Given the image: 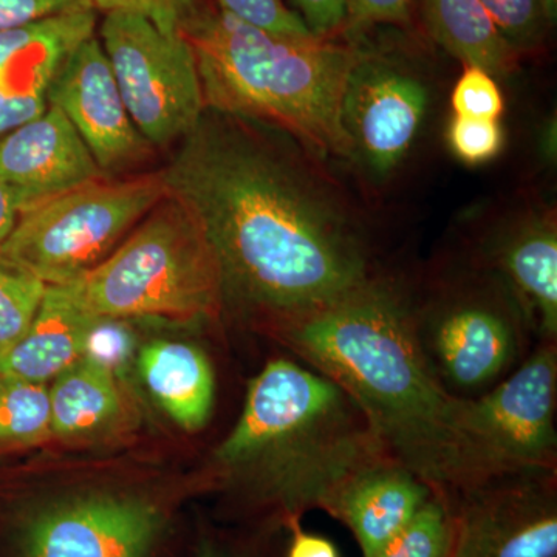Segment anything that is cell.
Returning a JSON list of instances; mask_svg holds the SVG:
<instances>
[{
    "instance_id": "1",
    "label": "cell",
    "mask_w": 557,
    "mask_h": 557,
    "mask_svg": "<svg viewBox=\"0 0 557 557\" xmlns=\"http://www.w3.org/2000/svg\"><path fill=\"white\" fill-rule=\"evenodd\" d=\"M159 172L207 237L223 306L276 330L376 278L339 201L255 121L207 110Z\"/></svg>"
},
{
    "instance_id": "2",
    "label": "cell",
    "mask_w": 557,
    "mask_h": 557,
    "mask_svg": "<svg viewBox=\"0 0 557 557\" xmlns=\"http://www.w3.org/2000/svg\"><path fill=\"white\" fill-rule=\"evenodd\" d=\"M309 368L335 381L368 418L391 460L453 498L486 478L450 397L421 354L409 304L379 277L274 330Z\"/></svg>"
},
{
    "instance_id": "3",
    "label": "cell",
    "mask_w": 557,
    "mask_h": 557,
    "mask_svg": "<svg viewBox=\"0 0 557 557\" xmlns=\"http://www.w3.org/2000/svg\"><path fill=\"white\" fill-rule=\"evenodd\" d=\"M381 458L388 457L347 392L285 358L249 383L239 421L214 454L234 486L273 509L288 530Z\"/></svg>"
},
{
    "instance_id": "4",
    "label": "cell",
    "mask_w": 557,
    "mask_h": 557,
    "mask_svg": "<svg viewBox=\"0 0 557 557\" xmlns=\"http://www.w3.org/2000/svg\"><path fill=\"white\" fill-rule=\"evenodd\" d=\"M180 33L193 47L207 110L285 132L318 156L350 160L341 106L361 50L260 30L209 0Z\"/></svg>"
},
{
    "instance_id": "5",
    "label": "cell",
    "mask_w": 557,
    "mask_h": 557,
    "mask_svg": "<svg viewBox=\"0 0 557 557\" xmlns=\"http://www.w3.org/2000/svg\"><path fill=\"white\" fill-rule=\"evenodd\" d=\"M61 287L95 318L199 321L223 307L207 237L188 209L170 196L108 258Z\"/></svg>"
},
{
    "instance_id": "6",
    "label": "cell",
    "mask_w": 557,
    "mask_h": 557,
    "mask_svg": "<svg viewBox=\"0 0 557 557\" xmlns=\"http://www.w3.org/2000/svg\"><path fill=\"white\" fill-rule=\"evenodd\" d=\"M168 196L160 172L95 180L21 212L0 262L65 285L97 267Z\"/></svg>"
},
{
    "instance_id": "7",
    "label": "cell",
    "mask_w": 557,
    "mask_h": 557,
    "mask_svg": "<svg viewBox=\"0 0 557 557\" xmlns=\"http://www.w3.org/2000/svg\"><path fill=\"white\" fill-rule=\"evenodd\" d=\"M129 110L153 149L177 146L207 112L193 47L132 13H108L98 32Z\"/></svg>"
},
{
    "instance_id": "8",
    "label": "cell",
    "mask_w": 557,
    "mask_h": 557,
    "mask_svg": "<svg viewBox=\"0 0 557 557\" xmlns=\"http://www.w3.org/2000/svg\"><path fill=\"white\" fill-rule=\"evenodd\" d=\"M557 346L539 341L496 386L457 401V423L486 478L557 469Z\"/></svg>"
},
{
    "instance_id": "9",
    "label": "cell",
    "mask_w": 557,
    "mask_h": 557,
    "mask_svg": "<svg viewBox=\"0 0 557 557\" xmlns=\"http://www.w3.org/2000/svg\"><path fill=\"white\" fill-rule=\"evenodd\" d=\"M170 523V504L149 494H61L17 516L16 557H152Z\"/></svg>"
},
{
    "instance_id": "10",
    "label": "cell",
    "mask_w": 557,
    "mask_h": 557,
    "mask_svg": "<svg viewBox=\"0 0 557 557\" xmlns=\"http://www.w3.org/2000/svg\"><path fill=\"white\" fill-rule=\"evenodd\" d=\"M410 317L429 369L454 398L485 394L528 355V325L516 302L461 298L431 314L410 309Z\"/></svg>"
},
{
    "instance_id": "11",
    "label": "cell",
    "mask_w": 557,
    "mask_h": 557,
    "mask_svg": "<svg viewBox=\"0 0 557 557\" xmlns=\"http://www.w3.org/2000/svg\"><path fill=\"white\" fill-rule=\"evenodd\" d=\"M449 500L453 557H557L556 469L493 475Z\"/></svg>"
},
{
    "instance_id": "12",
    "label": "cell",
    "mask_w": 557,
    "mask_h": 557,
    "mask_svg": "<svg viewBox=\"0 0 557 557\" xmlns=\"http://www.w3.org/2000/svg\"><path fill=\"white\" fill-rule=\"evenodd\" d=\"M428 106L423 81L397 62L362 51L341 106L350 160L379 177L394 171L417 138Z\"/></svg>"
},
{
    "instance_id": "13",
    "label": "cell",
    "mask_w": 557,
    "mask_h": 557,
    "mask_svg": "<svg viewBox=\"0 0 557 557\" xmlns=\"http://www.w3.org/2000/svg\"><path fill=\"white\" fill-rule=\"evenodd\" d=\"M47 101L72 123L106 177L152 159L156 149L132 121L97 33L61 62Z\"/></svg>"
},
{
    "instance_id": "14",
    "label": "cell",
    "mask_w": 557,
    "mask_h": 557,
    "mask_svg": "<svg viewBox=\"0 0 557 557\" xmlns=\"http://www.w3.org/2000/svg\"><path fill=\"white\" fill-rule=\"evenodd\" d=\"M0 178L24 212L106 175L64 113L49 106L0 138Z\"/></svg>"
},
{
    "instance_id": "15",
    "label": "cell",
    "mask_w": 557,
    "mask_h": 557,
    "mask_svg": "<svg viewBox=\"0 0 557 557\" xmlns=\"http://www.w3.org/2000/svg\"><path fill=\"white\" fill-rule=\"evenodd\" d=\"M434 494L408 468L381 458L347 479L324 511L350 528L362 557H375Z\"/></svg>"
},
{
    "instance_id": "16",
    "label": "cell",
    "mask_w": 557,
    "mask_h": 557,
    "mask_svg": "<svg viewBox=\"0 0 557 557\" xmlns=\"http://www.w3.org/2000/svg\"><path fill=\"white\" fill-rule=\"evenodd\" d=\"M502 277L528 329L539 341L557 339V226L555 215H537L498 242L494 252Z\"/></svg>"
},
{
    "instance_id": "17",
    "label": "cell",
    "mask_w": 557,
    "mask_h": 557,
    "mask_svg": "<svg viewBox=\"0 0 557 557\" xmlns=\"http://www.w3.org/2000/svg\"><path fill=\"white\" fill-rule=\"evenodd\" d=\"M98 318L79 309L61 285H49L35 321L5 357L0 376L47 384L83 358Z\"/></svg>"
},
{
    "instance_id": "18",
    "label": "cell",
    "mask_w": 557,
    "mask_h": 557,
    "mask_svg": "<svg viewBox=\"0 0 557 557\" xmlns=\"http://www.w3.org/2000/svg\"><path fill=\"white\" fill-rule=\"evenodd\" d=\"M138 368L149 394L180 428L196 432L208 423L215 381L211 362L199 347L152 341L139 351Z\"/></svg>"
},
{
    "instance_id": "19",
    "label": "cell",
    "mask_w": 557,
    "mask_h": 557,
    "mask_svg": "<svg viewBox=\"0 0 557 557\" xmlns=\"http://www.w3.org/2000/svg\"><path fill=\"white\" fill-rule=\"evenodd\" d=\"M95 33L97 13L84 11L67 30L0 72V138L46 112L54 72L70 51Z\"/></svg>"
},
{
    "instance_id": "20",
    "label": "cell",
    "mask_w": 557,
    "mask_h": 557,
    "mask_svg": "<svg viewBox=\"0 0 557 557\" xmlns=\"http://www.w3.org/2000/svg\"><path fill=\"white\" fill-rule=\"evenodd\" d=\"M431 35L465 65L493 76L508 75L518 51L498 32L480 0H421Z\"/></svg>"
},
{
    "instance_id": "21",
    "label": "cell",
    "mask_w": 557,
    "mask_h": 557,
    "mask_svg": "<svg viewBox=\"0 0 557 557\" xmlns=\"http://www.w3.org/2000/svg\"><path fill=\"white\" fill-rule=\"evenodd\" d=\"M51 435L78 438L97 434L120 416L123 401L115 373L81 358L49 387Z\"/></svg>"
},
{
    "instance_id": "22",
    "label": "cell",
    "mask_w": 557,
    "mask_h": 557,
    "mask_svg": "<svg viewBox=\"0 0 557 557\" xmlns=\"http://www.w3.org/2000/svg\"><path fill=\"white\" fill-rule=\"evenodd\" d=\"M50 434L49 386L0 376V443H35Z\"/></svg>"
},
{
    "instance_id": "23",
    "label": "cell",
    "mask_w": 557,
    "mask_h": 557,
    "mask_svg": "<svg viewBox=\"0 0 557 557\" xmlns=\"http://www.w3.org/2000/svg\"><path fill=\"white\" fill-rule=\"evenodd\" d=\"M453 507L435 493L375 557H453Z\"/></svg>"
},
{
    "instance_id": "24",
    "label": "cell",
    "mask_w": 557,
    "mask_h": 557,
    "mask_svg": "<svg viewBox=\"0 0 557 557\" xmlns=\"http://www.w3.org/2000/svg\"><path fill=\"white\" fill-rule=\"evenodd\" d=\"M49 285L0 262V358L28 332Z\"/></svg>"
},
{
    "instance_id": "25",
    "label": "cell",
    "mask_w": 557,
    "mask_h": 557,
    "mask_svg": "<svg viewBox=\"0 0 557 557\" xmlns=\"http://www.w3.org/2000/svg\"><path fill=\"white\" fill-rule=\"evenodd\" d=\"M209 2L236 20L260 30L288 36V38H313L306 22L296 11L288 9L285 0H209Z\"/></svg>"
},
{
    "instance_id": "26",
    "label": "cell",
    "mask_w": 557,
    "mask_h": 557,
    "mask_svg": "<svg viewBox=\"0 0 557 557\" xmlns=\"http://www.w3.org/2000/svg\"><path fill=\"white\" fill-rule=\"evenodd\" d=\"M498 32L516 51L534 46L544 30L541 0H480Z\"/></svg>"
},
{
    "instance_id": "27",
    "label": "cell",
    "mask_w": 557,
    "mask_h": 557,
    "mask_svg": "<svg viewBox=\"0 0 557 557\" xmlns=\"http://www.w3.org/2000/svg\"><path fill=\"white\" fill-rule=\"evenodd\" d=\"M505 135L498 120L467 119L450 120L448 143L454 156L467 164H482L496 159L504 148Z\"/></svg>"
},
{
    "instance_id": "28",
    "label": "cell",
    "mask_w": 557,
    "mask_h": 557,
    "mask_svg": "<svg viewBox=\"0 0 557 557\" xmlns=\"http://www.w3.org/2000/svg\"><path fill=\"white\" fill-rule=\"evenodd\" d=\"M456 116L467 119L500 120L505 102L493 75L467 65L458 78L450 97Z\"/></svg>"
},
{
    "instance_id": "29",
    "label": "cell",
    "mask_w": 557,
    "mask_h": 557,
    "mask_svg": "<svg viewBox=\"0 0 557 557\" xmlns=\"http://www.w3.org/2000/svg\"><path fill=\"white\" fill-rule=\"evenodd\" d=\"M95 13H132L152 21L160 30L180 33V25L201 0H84Z\"/></svg>"
},
{
    "instance_id": "30",
    "label": "cell",
    "mask_w": 557,
    "mask_h": 557,
    "mask_svg": "<svg viewBox=\"0 0 557 557\" xmlns=\"http://www.w3.org/2000/svg\"><path fill=\"white\" fill-rule=\"evenodd\" d=\"M123 319L98 318L87 336L83 358L116 373L131 354V335Z\"/></svg>"
},
{
    "instance_id": "31",
    "label": "cell",
    "mask_w": 557,
    "mask_h": 557,
    "mask_svg": "<svg viewBox=\"0 0 557 557\" xmlns=\"http://www.w3.org/2000/svg\"><path fill=\"white\" fill-rule=\"evenodd\" d=\"M78 10H89L84 0H0V32Z\"/></svg>"
},
{
    "instance_id": "32",
    "label": "cell",
    "mask_w": 557,
    "mask_h": 557,
    "mask_svg": "<svg viewBox=\"0 0 557 557\" xmlns=\"http://www.w3.org/2000/svg\"><path fill=\"white\" fill-rule=\"evenodd\" d=\"M412 0H347V24L368 27L376 24H406Z\"/></svg>"
},
{
    "instance_id": "33",
    "label": "cell",
    "mask_w": 557,
    "mask_h": 557,
    "mask_svg": "<svg viewBox=\"0 0 557 557\" xmlns=\"http://www.w3.org/2000/svg\"><path fill=\"white\" fill-rule=\"evenodd\" d=\"M311 35L329 39L347 24V0H293Z\"/></svg>"
},
{
    "instance_id": "34",
    "label": "cell",
    "mask_w": 557,
    "mask_h": 557,
    "mask_svg": "<svg viewBox=\"0 0 557 557\" xmlns=\"http://www.w3.org/2000/svg\"><path fill=\"white\" fill-rule=\"evenodd\" d=\"M292 542L285 557H339L338 549L329 539L307 533L302 527L289 528Z\"/></svg>"
},
{
    "instance_id": "35",
    "label": "cell",
    "mask_w": 557,
    "mask_h": 557,
    "mask_svg": "<svg viewBox=\"0 0 557 557\" xmlns=\"http://www.w3.org/2000/svg\"><path fill=\"white\" fill-rule=\"evenodd\" d=\"M21 215L20 203L10 186L0 178V247L10 236Z\"/></svg>"
},
{
    "instance_id": "36",
    "label": "cell",
    "mask_w": 557,
    "mask_h": 557,
    "mask_svg": "<svg viewBox=\"0 0 557 557\" xmlns=\"http://www.w3.org/2000/svg\"><path fill=\"white\" fill-rule=\"evenodd\" d=\"M196 557H259L251 549L233 547L215 537H203L197 547Z\"/></svg>"
},
{
    "instance_id": "37",
    "label": "cell",
    "mask_w": 557,
    "mask_h": 557,
    "mask_svg": "<svg viewBox=\"0 0 557 557\" xmlns=\"http://www.w3.org/2000/svg\"><path fill=\"white\" fill-rule=\"evenodd\" d=\"M542 9H544L545 17L548 24L556 21L557 16V0H541Z\"/></svg>"
}]
</instances>
